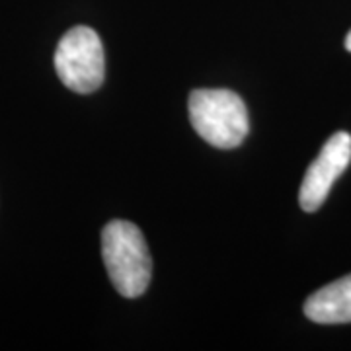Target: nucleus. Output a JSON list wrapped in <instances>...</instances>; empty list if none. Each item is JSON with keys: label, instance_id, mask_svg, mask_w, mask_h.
Segmentation results:
<instances>
[{"label": "nucleus", "instance_id": "nucleus-1", "mask_svg": "<svg viewBox=\"0 0 351 351\" xmlns=\"http://www.w3.org/2000/svg\"><path fill=\"white\" fill-rule=\"evenodd\" d=\"M101 256L113 287L127 299L141 297L152 276V260L143 232L129 221H112L101 232Z\"/></svg>", "mask_w": 351, "mask_h": 351}, {"label": "nucleus", "instance_id": "nucleus-2", "mask_svg": "<svg viewBox=\"0 0 351 351\" xmlns=\"http://www.w3.org/2000/svg\"><path fill=\"white\" fill-rule=\"evenodd\" d=\"M189 121L203 141L217 149H234L250 131L246 104L230 90H193Z\"/></svg>", "mask_w": 351, "mask_h": 351}, {"label": "nucleus", "instance_id": "nucleus-4", "mask_svg": "<svg viewBox=\"0 0 351 351\" xmlns=\"http://www.w3.org/2000/svg\"><path fill=\"white\" fill-rule=\"evenodd\" d=\"M351 160V135L346 131H338L328 138L320 154L316 156L301 184L299 203L302 211L313 213L324 201L330 189Z\"/></svg>", "mask_w": 351, "mask_h": 351}, {"label": "nucleus", "instance_id": "nucleus-3", "mask_svg": "<svg viewBox=\"0 0 351 351\" xmlns=\"http://www.w3.org/2000/svg\"><path fill=\"white\" fill-rule=\"evenodd\" d=\"M55 71L73 92L90 94L98 90L106 75V57L98 34L86 25L69 29L55 51Z\"/></svg>", "mask_w": 351, "mask_h": 351}, {"label": "nucleus", "instance_id": "nucleus-6", "mask_svg": "<svg viewBox=\"0 0 351 351\" xmlns=\"http://www.w3.org/2000/svg\"><path fill=\"white\" fill-rule=\"evenodd\" d=\"M346 49H348L351 53V32H350V34H348V38H346Z\"/></svg>", "mask_w": 351, "mask_h": 351}, {"label": "nucleus", "instance_id": "nucleus-5", "mask_svg": "<svg viewBox=\"0 0 351 351\" xmlns=\"http://www.w3.org/2000/svg\"><path fill=\"white\" fill-rule=\"evenodd\" d=\"M304 314L316 324L351 322V276L318 289L304 302Z\"/></svg>", "mask_w": 351, "mask_h": 351}]
</instances>
